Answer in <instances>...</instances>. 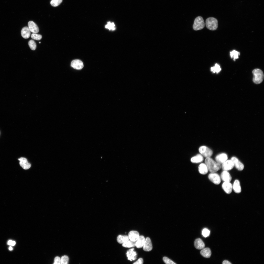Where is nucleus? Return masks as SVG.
Masks as SVG:
<instances>
[{
	"mask_svg": "<svg viewBox=\"0 0 264 264\" xmlns=\"http://www.w3.org/2000/svg\"><path fill=\"white\" fill-rule=\"evenodd\" d=\"M205 163L208 170L211 173L217 172L220 169L221 167L220 164L215 161L210 157L206 158Z\"/></svg>",
	"mask_w": 264,
	"mask_h": 264,
	"instance_id": "nucleus-1",
	"label": "nucleus"
},
{
	"mask_svg": "<svg viewBox=\"0 0 264 264\" xmlns=\"http://www.w3.org/2000/svg\"><path fill=\"white\" fill-rule=\"evenodd\" d=\"M252 73L253 75V80L256 84L261 83L264 78V74L263 71L260 69L256 68L253 70Z\"/></svg>",
	"mask_w": 264,
	"mask_h": 264,
	"instance_id": "nucleus-2",
	"label": "nucleus"
},
{
	"mask_svg": "<svg viewBox=\"0 0 264 264\" xmlns=\"http://www.w3.org/2000/svg\"><path fill=\"white\" fill-rule=\"evenodd\" d=\"M205 24L206 27L209 29L215 30L218 27V21L214 17H209L206 19Z\"/></svg>",
	"mask_w": 264,
	"mask_h": 264,
	"instance_id": "nucleus-3",
	"label": "nucleus"
},
{
	"mask_svg": "<svg viewBox=\"0 0 264 264\" xmlns=\"http://www.w3.org/2000/svg\"><path fill=\"white\" fill-rule=\"evenodd\" d=\"M205 26V23L203 18L201 16H198L195 19L193 28L194 30L198 31L203 29Z\"/></svg>",
	"mask_w": 264,
	"mask_h": 264,
	"instance_id": "nucleus-4",
	"label": "nucleus"
},
{
	"mask_svg": "<svg viewBox=\"0 0 264 264\" xmlns=\"http://www.w3.org/2000/svg\"><path fill=\"white\" fill-rule=\"evenodd\" d=\"M199 151L202 155L206 158L210 157L213 154L212 151L205 146L200 147L199 149Z\"/></svg>",
	"mask_w": 264,
	"mask_h": 264,
	"instance_id": "nucleus-5",
	"label": "nucleus"
},
{
	"mask_svg": "<svg viewBox=\"0 0 264 264\" xmlns=\"http://www.w3.org/2000/svg\"><path fill=\"white\" fill-rule=\"evenodd\" d=\"M208 177L209 179L215 184L219 185L220 183V176L215 172L211 173L209 175Z\"/></svg>",
	"mask_w": 264,
	"mask_h": 264,
	"instance_id": "nucleus-6",
	"label": "nucleus"
},
{
	"mask_svg": "<svg viewBox=\"0 0 264 264\" xmlns=\"http://www.w3.org/2000/svg\"><path fill=\"white\" fill-rule=\"evenodd\" d=\"M231 160L232 161L234 166L238 170H242L244 168V165L237 158L235 157H232Z\"/></svg>",
	"mask_w": 264,
	"mask_h": 264,
	"instance_id": "nucleus-7",
	"label": "nucleus"
},
{
	"mask_svg": "<svg viewBox=\"0 0 264 264\" xmlns=\"http://www.w3.org/2000/svg\"><path fill=\"white\" fill-rule=\"evenodd\" d=\"M222 164L221 167L223 170H230L234 167L233 163L231 160H227Z\"/></svg>",
	"mask_w": 264,
	"mask_h": 264,
	"instance_id": "nucleus-8",
	"label": "nucleus"
},
{
	"mask_svg": "<svg viewBox=\"0 0 264 264\" xmlns=\"http://www.w3.org/2000/svg\"><path fill=\"white\" fill-rule=\"evenodd\" d=\"M71 65L74 69L77 70L81 69L84 67L83 62L79 59H75L73 60L71 62Z\"/></svg>",
	"mask_w": 264,
	"mask_h": 264,
	"instance_id": "nucleus-9",
	"label": "nucleus"
},
{
	"mask_svg": "<svg viewBox=\"0 0 264 264\" xmlns=\"http://www.w3.org/2000/svg\"><path fill=\"white\" fill-rule=\"evenodd\" d=\"M222 187L224 191L227 194H230L233 189L232 185L230 182H224L222 185Z\"/></svg>",
	"mask_w": 264,
	"mask_h": 264,
	"instance_id": "nucleus-10",
	"label": "nucleus"
},
{
	"mask_svg": "<svg viewBox=\"0 0 264 264\" xmlns=\"http://www.w3.org/2000/svg\"><path fill=\"white\" fill-rule=\"evenodd\" d=\"M20 161L19 164L20 166L25 170L29 169L31 167V164L28 163L27 160L26 158L22 157L18 159Z\"/></svg>",
	"mask_w": 264,
	"mask_h": 264,
	"instance_id": "nucleus-11",
	"label": "nucleus"
},
{
	"mask_svg": "<svg viewBox=\"0 0 264 264\" xmlns=\"http://www.w3.org/2000/svg\"><path fill=\"white\" fill-rule=\"evenodd\" d=\"M143 247V250L145 251H150L152 250V244L149 238L147 237L146 238Z\"/></svg>",
	"mask_w": 264,
	"mask_h": 264,
	"instance_id": "nucleus-12",
	"label": "nucleus"
},
{
	"mask_svg": "<svg viewBox=\"0 0 264 264\" xmlns=\"http://www.w3.org/2000/svg\"><path fill=\"white\" fill-rule=\"evenodd\" d=\"M220 177L224 182H230L232 179L228 171L223 170L221 173Z\"/></svg>",
	"mask_w": 264,
	"mask_h": 264,
	"instance_id": "nucleus-13",
	"label": "nucleus"
},
{
	"mask_svg": "<svg viewBox=\"0 0 264 264\" xmlns=\"http://www.w3.org/2000/svg\"><path fill=\"white\" fill-rule=\"evenodd\" d=\"M28 28L30 31L33 33H38L39 31V28L36 24L33 22L30 21L28 23Z\"/></svg>",
	"mask_w": 264,
	"mask_h": 264,
	"instance_id": "nucleus-14",
	"label": "nucleus"
},
{
	"mask_svg": "<svg viewBox=\"0 0 264 264\" xmlns=\"http://www.w3.org/2000/svg\"><path fill=\"white\" fill-rule=\"evenodd\" d=\"M134 249L132 248L129 250L127 252L126 254L128 257V259L131 261L134 260L136 259L137 254L134 251Z\"/></svg>",
	"mask_w": 264,
	"mask_h": 264,
	"instance_id": "nucleus-15",
	"label": "nucleus"
},
{
	"mask_svg": "<svg viewBox=\"0 0 264 264\" xmlns=\"http://www.w3.org/2000/svg\"><path fill=\"white\" fill-rule=\"evenodd\" d=\"M228 156L227 154L222 153L217 155L215 157L216 160L217 162L221 164L227 160Z\"/></svg>",
	"mask_w": 264,
	"mask_h": 264,
	"instance_id": "nucleus-16",
	"label": "nucleus"
},
{
	"mask_svg": "<svg viewBox=\"0 0 264 264\" xmlns=\"http://www.w3.org/2000/svg\"><path fill=\"white\" fill-rule=\"evenodd\" d=\"M139 237V233L137 231H130L128 234V237L130 240L136 241Z\"/></svg>",
	"mask_w": 264,
	"mask_h": 264,
	"instance_id": "nucleus-17",
	"label": "nucleus"
},
{
	"mask_svg": "<svg viewBox=\"0 0 264 264\" xmlns=\"http://www.w3.org/2000/svg\"><path fill=\"white\" fill-rule=\"evenodd\" d=\"M195 248L198 249H202L204 248L205 244L202 240L200 238L196 239L194 242Z\"/></svg>",
	"mask_w": 264,
	"mask_h": 264,
	"instance_id": "nucleus-18",
	"label": "nucleus"
},
{
	"mask_svg": "<svg viewBox=\"0 0 264 264\" xmlns=\"http://www.w3.org/2000/svg\"><path fill=\"white\" fill-rule=\"evenodd\" d=\"M233 189L236 193L239 194L241 191V188L240 181L238 179L235 180L232 185Z\"/></svg>",
	"mask_w": 264,
	"mask_h": 264,
	"instance_id": "nucleus-19",
	"label": "nucleus"
},
{
	"mask_svg": "<svg viewBox=\"0 0 264 264\" xmlns=\"http://www.w3.org/2000/svg\"><path fill=\"white\" fill-rule=\"evenodd\" d=\"M31 31L28 27H23L21 31V34L22 37L25 39L29 38L30 35Z\"/></svg>",
	"mask_w": 264,
	"mask_h": 264,
	"instance_id": "nucleus-20",
	"label": "nucleus"
},
{
	"mask_svg": "<svg viewBox=\"0 0 264 264\" xmlns=\"http://www.w3.org/2000/svg\"><path fill=\"white\" fill-rule=\"evenodd\" d=\"M198 168L199 173L202 175L206 174L209 171L207 166L205 163H202L200 164Z\"/></svg>",
	"mask_w": 264,
	"mask_h": 264,
	"instance_id": "nucleus-21",
	"label": "nucleus"
},
{
	"mask_svg": "<svg viewBox=\"0 0 264 264\" xmlns=\"http://www.w3.org/2000/svg\"><path fill=\"white\" fill-rule=\"evenodd\" d=\"M145 241V239L143 236H139V238L136 242L135 246L138 248H142L143 246Z\"/></svg>",
	"mask_w": 264,
	"mask_h": 264,
	"instance_id": "nucleus-22",
	"label": "nucleus"
},
{
	"mask_svg": "<svg viewBox=\"0 0 264 264\" xmlns=\"http://www.w3.org/2000/svg\"><path fill=\"white\" fill-rule=\"evenodd\" d=\"M200 253L203 256L206 258H209L211 253L210 250L209 248H206L202 249Z\"/></svg>",
	"mask_w": 264,
	"mask_h": 264,
	"instance_id": "nucleus-23",
	"label": "nucleus"
},
{
	"mask_svg": "<svg viewBox=\"0 0 264 264\" xmlns=\"http://www.w3.org/2000/svg\"><path fill=\"white\" fill-rule=\"evenodd\" d=\"M203 160L202 155L200 154H198L191 158V162L193 163H198L202 162Z\"/></svg>",
	"mask_w": 264,
	"mask_h": 264,
	"instance_id": "nucleus-24",
	"label": "nucleus"
},
{
	"mask_svg": "<svg viewBox=\"0 0 264 264\" xmlns=\"http://www.w3.org/2000/svg\"><path fill=\"white\" fill-rule=\"evenodd\" d=\"M118 242L120 244H123L129 240L128 236L127 235H119L117 238Z\"/></svg>",
	"mask_w": 264,
	"mask_h": 264,
	"instance_id": "nucleus-25",
	"label": "nucleus"
},
{
	"mask_svg": "<svg viewBox=\"0 0 264 264\" xmlns=\"http://www.w3.org/2000/svg\"><path fill=\"white\" fill-rule=\"evenodd\" d=\"M136 242L130 240H129L123 243L122 246L123 247L126 248L134 247L135 246Z\"/></svg>",
	"mask_w": 264,
	"mask_h": 264,
	"instance_id": "nucleus-26",
	"label": "nucleus"
},
{
	"mask_svg": "<svg viewBox=\"0 0 264 264\" xmlns=\"http://www.w3.org/2000/svg\"><path fill=\"white\" fill-rule=\"evenodd\" d=\"M221 70L220 65L217 63H216L214 66L211 68V71L213 73H216L217 74L220 72Z\"/></svg>",
	"mask_w": 264,
	"mask_h": 264,
	"instance_id": "nucleus-27",
	"label": "nucleus"
},
{
	"mask_svg": "<svg viewBox=\"0 0 264 264\" xmlns=\"http://www.w3.org/2000/svg\"><path fill=\"white\" fill-rule=\"evenodd\" d=\"M230 53L231 58H233L234 61L239 58V55H240V53L235 50L230 52Z\"/></svg>",
	"mask_w": 264,
	"mask_h": 264,
	"instance_id": "nucleus-28",
	"label": "nucleus"
},
{
	"mask_svg": "<svg viewBox=\"0 0 264 264\" xmlns=\"http://www.w3.org/2000/svg\"><path fill=\"white\" fill-rule=\"evenodd\" d=\"M115 25L114 22L111 23L110 22H107V24L105 26V27L106 28L110 30H112L114 31L115 29Z\"/></svg>",
	"mask_w": 264,
	"mask_h": 264,
	"instance_id": "nucleus-29",
	"label": "nucleus"
},
{
	"mask_svg": "<svg viewBox=\"0 0 264 264\" xmlns=\"http://www.w3.org/2000/svg\"><path fill=\"white\" fill-rule=\"evenodd\" d=\"M28 45L31 49L32 50H35L36 47V44L33 40H31L28 42Z\"/></svg>",
	"mask_w": 264,
	"mask_h": 264,
	"instance_id": "nucleus-30",
	"label": "nucleus"
},
{
	"mask_svg": "<svg viewBox=\"0 0 264 264\" xmlns=\"http://www.w3.org/2000/svg\"><path fill=\"white\" fill-rule=\"evenodd\" d=\"M63 0H52L50 2L51 5L54 7H57L62 2Z\"/></svg>",
	"mask_w": 264,
	"mask_h": 264,
	"instance_id": "nucleus-31",
	"label": "nucleus"
},
{
	"mask_svg": "<svg viewBox=\"0 0 264 264\" xmlns=\"http://www.w3.org/2000/svg\"><path fill=\"white\" fill-rule=\"evenodd\" d=\"M31 37L32 39L37 40H40L42 37L41 35L35 33H32L31 35Z\"/></svg>",
	"mask_w": 264,
	"mask_h": 264,
	"instance_id": "nucleus-32",
	"label": "nucleus"
},
{
	"mask_svg": "<svg viewBox=\"0 0 264 264\" xmlns=\"http://www.w3.org/2000/svg\"><path fill=\"white\" fill-rule=\"evenodd\" d=\"M69 258L66 255L62 256L61 259V264H68Z\"/></svg>",
	"mask_w": 264,
	"mask_h": 264,
	"instance_id": "nucleus-33",
	"label": "nucleus"
},
{
	"mask_svg": "<svg viewBox=\"0 0 264 264\" xmlns=\"http://www.w3.org/2000/svg\"><path fill=\"white\" fill-rule=\"evenodd\" d=\"M163 260L165 263L166 264H176V263L167 257H164Z\"/></svg>",
	"mask_w": 264,
	"mask_h": 264,
	"instance_id": "nucleus-34",
	"label": "nucleus"
},
{
	"mask_svg": "<svg viewBox=\"0 0 264 264\" xmlns=\"http://www.w3.org/2000/svg\"><path fill=\"white\" fill-rule=\"evenodd\" d=\"M210 232L209 230L206 228H204L202 231V234L203 236L206 237L209 235Z\"/></svg>",
	"mask_w": 264,
	"mask_h": 264,
	"instance_id": "nucleus-35",
	"label": "nucleus"
},
{
	"mask_svg": "<svg viewBox=\"0 0 264 264\" xmlns=\"http://www.w3.org/2000/svg\"><path fill=\"white\" fill-rule=\"evenodd\" d=\"M54 261V264H61V259L59 257H56L55 258Z\"/></svg>",
	"mask_w": 264,
	"mask_h": 264,
	"instance_id": "nucleus-36",
	"label": "nucleus"
},
{
	"mask_svg": "<svg viewBox=\"0 0 264 264\" xmlns=\"http://www.w3.org/2000/svg\"><path fill=\"white\" fill-rule=\"evenodd\" d=\"M143 260L142 258H140L138 260L133 263V264H143Z\"/></svg>",
	"mask_w": 264,
	"mask_h": 264,
	"instance_id": "nucleus-37",
	"label": "nucleus"
},
{
	"mask_svg": "<svg viewBox=\"0 0 264 264\" xmlns=\"http://www.w3.org/2000/svg\"><path fill=\"white\" fill-rule=\"evenodd\" d=\"M222 264H231L230 262L229 261L226 260H225L223 261L222 262Z\"/></svg>",
	"mask_w": 264,
	"mask_h": 264,
	"instance_id": "nucleus-38",
	"label": "nucleus"
},
{
	"mask_svg": "<svg viewBox=\"0 0 264 264\" xmlns=\"http://www.w3.org/2000/svg\"><path fill=\"white\" fill-rule=\"evenodd\" d=\"M15 243H16V242H15V241H12V242H11V243L10 245H11V246H14L15 245Z\"/></svg>",
	"mask_w": 264,
	"mask_h": 264,
	"instance_id": "nucleus-39",
	"label": "nucleus"
},
{
	"mask_svg": "<svg viewBox=\"0 0 264 264\" xmlns=\"http://www.w3.org/2000/svg\"><path fill=\"white\" fill-rule=\"evenodd\" d=\"M12 241L11 240L9 241L8 242V244L9 245H11Z\"/></svg>",
	"mask_w": 264,
	"mask_h": 264,
	"instance_id": "nucleus-40",
	"label": "nucleus"
},
{
	"mask_svg": "<svg viewBox=\"0 0 264 264\" xmlns=\"http://www.w3.org/2000/svg\"><path fill=\"white\" fill-rule=\"evenodd\" d=\"M9 249L10 250H12L13 248L11 247H10L9 248Z\"/></svg>",
	"mask_w": 264,
	"mask_h": 264,
	"instance_id": "nucleus-41",
	"label": "nucleus"
},
{
	"mask_svg": "<svg viewBox=\"0 0 264 264\" xmlns=\"http://www.w3.org/2000/svg\"><path fill=\"white\" fill-rule=\"evenodd\" d=\"M40 43H41V42H39V43L40 44Z\"/></svg>",
	"mask_w": 264,
	"mask_h": 264,
	"instance_id": "nucleus-42",
	"label": "nucleus"
}]
</instances>
